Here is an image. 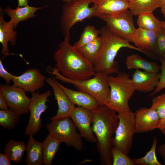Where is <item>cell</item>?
Listing matches in <instances>:
<instances>
[{"instance_id": "f1b7e54d", "label": "cell", "mask_w": 165, "mask_h": 165, "mask_svg": "<svg viewBox=\"0 0 165 165\" xmlns=\"http://www.w3.org/2000/svg\"><path fill=\"white\" fill-rule=\"evenodd\" d=\"M20 114L10 108L0 110V125L9 130L13 129L18 123Z\"/></svg>"}, {"instance_id": "cb8c5ba5", "label": "cell", "mask_w": 165, "mask_h": 165, "mask_svg": "<svg viewBox=\"0 0 165 165\" xmlns=\"http://www.w3.org/2000/svg\"><path fill=\"white\" fill-rule=\"evenodd\" d=\"M26 149L24 142L14 140L8 141L4 148L5 153L15 163H21Z\"/></svg>"}, {"instance_id": "277c9868", "label": "cell", "mask_w": 165, "mask_h": 165, "mask_svg": "<svg viewBox=\"0 0 165 165\" xmlns=\"http://www.w3.org/2000/svg\"><path fill=\"white\" fill-rule=\"evenodd\" d=\"M52 69L51 71L48 70V72L54 75L56 79L72 84L79 90L92 96L101 105H108L110 97L108 74L101 72H96L92 78L82 80H74L63 76L55 67Z\"/></svg>"}, {"instance_id": "7c38bea8", "label": "cell", "mask_w": 165, "mask_h": 165, "mask_svg": "<svg viewBox=\"0 0 165 165\" xmlns=\"http://www.w3.org/2000/svg\"><path fill=\"white\" fill-rule=\"evenodd\" d=\"M46 82L52 89L55 98L57 101L58 109L54 116L50 118L51 121L70 117L76 107L70 100L59 83L53 77L46 78Z\"/></svg>"}, {"instance_id": "d6986e66", "label": "cell", "mask_w": 165, "mask_h": 165, "mask_svg": "<svg viewBox=\"0 0 165 165\" xmlns=\"http://www.w3.org/2000/svg\"><path fill=\"white\" fill-rule=\"evenodd\" d=\"M3 9H0V42L2 48L1 53L3 57L11 54L8 47V43L12 46L16 45L17 32L15 29L4 19Z\"/></svg>"}, {"instance_id": "7bdbcfd3", "label": "cell", "mask_w": 165, "mask_h": 165, "mask_svg": "<svg viewBox=\"0 0 165 165\" xmlns=\"http://www.w3.org/2000/svg\"><path fill=\"white\" fill-rule=\"evenodd\" d=\"M161 12L164 17L165 18V3L161 7Z\"/></svg>"}, {"instance_id": "44dd1931", "label": "cell", "mask_w": 165, "mask_h": 165, "mask_svg": "<svg viewBox=\"0 0 165 165\" xmlns=\"http://www.w3.org/2000/svg\"><path fill=\"white\" fill-rule=\"evenodd\" d=\"M71 102L74 105L91 111L97 109L101 105L91 95L81 91H75L68 88L59 83Z\"/></svg>"}, {"instance_id": "ba28073f", "label": "cell", "mask_w": 165, "mask_h": 165, "mask_svg": "<svg viewBox=\"0 0 165 165\" xmlns=\"http://www.w3.org/2000/svg\"><path fill=\"white\" fill-rule=\"evenodd\" d=\"M117 113L119 122L115 136L112 139V146L128 155L132 147L133 136L136 132L134 113L130 111Z\"/></svg>"}, {"instance_id": "8992f818", "label": "cell", "mask_w": 165, "mask_h": 165, "mask_svg": "<svg viewBox=\"0 0 165 165\" xmlns=\"http://www.w3.org/2000/svg\"><path fill=\"white\" fill-rule=\"evenodd\" d=\"M91 3L92 0H75L64 5L60 26L64 38L70 39L71 29L76 24L96 16L95 9L90 7Z\"/></svg>"}, {"instance_id": "836d02e7", "label": "cell", "mask_w": 165, "mask_h": 165, "mask_svg": "<svg viewBox=\"0 0 165 165\" xmlns=\"http://www.w3.org/2000/svg\"><path fill=\"white\" fill-rule=\"evenodd\" d=\"M159 58L161 63L160 66V73L159 79L155 90L149 94V97L154 95L165 88V60L162 57H159Z\"/></svg>"}, {"instance_id": "e0dca14e", "label": "cell", "mask_w": 165, "mask_h": 165, "mask_svg": "<svg viewBox=\"0 0 165 165\" xmlns=\"http://www.w3.org/2000/svg\"><path fill=\"white\" fill-rule=\"evenodd\" d=\"M92 3L96 13V16L98 17L118 14L129 8L127 0H92Z\"/></svg>"}, {"instance_id": "f35d334b", "label": "cell", "mask_w": 165, "mask_h": 165, "mask_svg": "<svg viewBox=\"0 0 165 165\" xmlns=\"http://www.w3.org/2000/svg\"><path fill=\"white\" fill-rule=\"evenodd\" d=\"M7 103L1 93L0 92V108L5 110L8 108Z\"/></svg>"}, {"instance_id": "f6af8a7d", "label": "cell", "mask_w": 165, "mask_h": 165, "mask_svg": "<svg viewBox=\"0 0 165 165\" xmlns=\"http://www.w3.org/2000/svg\"><path fill=\"white\" fill-rule=\"evenodd\" d=\"M65 3L70 2L75 0H61Z\"/></svg>"}, {"instance_id": "7402d4cb", "label": "cell", "mask_w": 165, "mask_h": 165, "mask_svg": "<svg viewBox=\"0 0 165 165\" xmlns=\"http://www.w3.org/2000/svg\"><path fill=\"white\" fill-rule=\"evenodd\" d=\"M31 135L26 145V164L27 165H42L43 164L42 142L35 140Z\"/></svg>"}, {"instance_id": "74e56055", "label": "cell", "mask_w": 165, "mask_h": 165, "mask_svg": "<svg viewBox=\"0 0 165 165\" xmlns=\"http://www.w3.org/2000/svg\"><path fill=\"white\" fill-rule=\"evenodd\" d=\"M157 152L162 157L165 165V143L160 145L157 148Z\"/></svg>"}, {"instance_id": "6da1fadb", "label": "cell", "mask_w": 165, "mask_h": 165, "mask_svg": "<svg viewBox=\"0 0 165 165\" xmlns=\"http://www.w3.org/2000/svg\"><path fill=\"white\" fill-rule=\"evenodd\" d=\"M93 114L92 129L97 140V146L102 164L112 165V135L118 125V114L105 105L91 111Z\"/></svg>"}, {"instance_id": "30bf717a", "label": "cell", "mask_w": 165, "mask_h": 165, "mask_svg": "<svg viewBox=\"0 0 165 165\" xmlns=\"http://www.w3.org/2000/svg\"><path fill=\"white\" fill-rule=\"evenodd\" d=\"M51 94L50 90L42 94H32L29 106V121L25 131L26 136H33L41 129L42 126L41 116L48 108L46 103L49 101L48 98Z\"/></svg>"}, {"instance_id": "4dcf8cb0", "label": "cell", "mask_w": 165, "mask_h": 165, "mask_svg": "<svg viewBox=\"0 0 165 165\" xmlns=\"http://www.w3.org/2000/svg\"><path fill=\"white\" fill-rule=\"evenodd\" d=\"M100 30L91 25H86L83 29L78 41L73 45L76 49L94 41L99 36Z\"/></svg>"}, {"instance_id": "603a6c76", "label": "cell", "mask_w": 165, "mask_h": 165, "mask_svg": "<svg viewBox=\"0 0 165 165\" xmlns=\"http://www.w3.org/2000/svg\"><path fill=\"white\" fill-rule=\"evenodd\" d=\"M125 64L127 68L129 70L141 69L155 73L159 72L160 70V66L157 63L148 60L137 54L128 56Z\"/></svg>"}, {"instance_id": "d590c367", "label": "cell", "mask_w": 165, "mask_h": 165, "mask_svg": "<svg viewBox=\"0 0 165 165\" xmlns=\"http://www.w3.org/2000/svg\"><path fill=\"white\" fill-rule=\"evenodd\" d=\"M15 75L9 72L5 68L2 61L0 59V77L3 79L7 84H9L12 81Z\"/></svg>"}, {"instance_id": "ab89813d", "label": "cell", "mask_w": 165, "mask_h": 165, "mask_svg": "<svg viewBox=\"0 0 165 165\" xmlns=\"http://www.w3.org/2000/svg\"><path fill=\"white\" fill-rule=\"evenodd\" d=\"M158 129L163 134H165V118L160 120Z\"/></svg>"}, {"instance_id": "5b68a950", "label": "cell", "mask_w": 165, "mask_h": 165, "mask_svg": "<svg viewBox=\"0 0 165 165\" xmlns=\"http://www.w3.org/2000/svg\"><path fill=\"white\" fill-rule=\"evenodd\" d=\"M117 74L108 76L110 97L107 106L117 113L129 112V101L136 90L128 73L122 72Z\"/></svg>"}, {"instance_id": "b9f144b4", "label": "cell", "mask_w": 165, "mask_h": 165, "mask_svg": "<svg viewBox=\"0 0 165 165\" xmlns=\"http://www.w3.org/2000/svg\"><path fill=\"white\" fill-rule=\"evenodd\" d=\"M158 7L161 8L165 3V0H155Z\"/></svg>"}, {"instance_id": "d4e9b609", "label": "cell", "mask_w": 165, "mask_h": 165, "mask_svg": "<svg viewBox=\"0 0 165 165\" xmlns=\"http://www.w3.org/2000/svg\"><path fill=\"white\" fill-rule=\"evenodd\" d=\"M102 42L99 36L94 41L76 49L78 52L93 65L101 50Z\"/></svg>"}, {"instance_id": "9a60e30c", "label": "cell", "mask_w": 165, "mask_h": 165, "mask_svg": "<svg viewBox=\"0 0 165 165\" xmlns=\"http://www.w3.org/2000/svg\"><path fill=\"white\" fill-rule=\"evenodd\" d=\"M137 133H147L158 129L160 119L153 108L141 107L134 113Z\"/></svg>"}, {"instance_id": "5bb4252c", "label": "cell", "mask_w": 165, "mask_h": 165, "mask_svg": "<svg viewBox=\"0 0 165 165\" xmlns=\"http://www.w3.org/2000/svg\"><path fill=\"white\" fill-rule=\"evenodd\" d=\"M70 118L82 138L89 142H97V139L93 132L91 125L93 118L91 111L78 106L75 107Z\"/></svg>"}, {"instance_id": "f546056e", "label": "cell", "mask_w": 165, "mask_h": 165, "mask_svg": "<svg viewBox=\"0 0 165 165\" xmlns=\"http://www.w3.org/2000/svg\"><path fill=\"white\" fill-rule=\"evenodd\" d=\"M158 140L154 137L152 143L150 150L143 157L133 159L135 165H162L158 160L156 155V150Z\"/></svg>"}, {"instance_id": "2e32d148", "label": "cell", "mask_w": 165, "mask_h": 165, "mask_svg": "<svg viewBox=\"0 0 165 165\" xmlns=\"http://www.w3.org/2000/svg\"><path fill=\"white\" fill-rule=\"evenodd\" d=\"M160 73L136 70L131 78L135 90L143 93L153 91L158 83Z\"/></svg>"}, {"instance_id": "e575fe53", "label": "cell", "mask_w": 165, "mask_h": 165, "mask_svg": "<svg viewBox=\"0 0 165 165\" xmlns=\"http://www.w3.org/2000/svg\"><path fill=\"white\" fill-rule=\"evenodd\" d=\"M156 46V54L162 56L165 51V29L162 28L157 32Z\"/></svg>"}, {"instance_id": "4fadbf2b", "label": "cell", "mask_w": 165, "mask_h": 165, "mask_svg": "<svg viewBox=\"0 0 165 165\" xmlns=\"http://www.w3.org/2000/svg\"><path fill=\"white\" fill-rule=\"evenodd\" d=\"M46 79L38 69L29 68L19 76L15 75L12 81L14 86L32 94L43 87Z\"/></svg>"}, {"instance_id": "ac0fdd59", "label": "cell", "mask_w": 165, "mask_h": 165, "mask_svg": "<svg viewBox=\"0 0 165 165\" xmlns=\"http://www.w3.org/2000/svg\"><path fill=\"white\" fill-rule=\"evenodd\" d=\"M157 32L140 28L137 29L133 42L136 47L150 56L156 54V41Z\"/></svg>"}, {"instance_id": "1f68e13d", "label": "cell", "mask_w": 165, "mask_h": 165, "mask_svg": "<svg viewBox=\"0 0 165 165\" xmlns=\"http://www.w3.org/2000/svg\"><path fill=\"white\" fill-rule=\"evenodd\" d=\"M112 165H135L133 159H131L120 150L112 147Z\"/></svg>"}, {"instance_id": "484cf974", "label": "cell", "mask_w": 165, "mask_h": 165, "mask_svg": "<svg viewBox=\"0 0 165 165\" xmlns=\"http://www.w3.org/2000/svg\"><path fill=\"white\" fill-rule=\"evenodd\" d=\"M61 143L49 134L45 138L42 142L43 164L45 165L52 164Z\"/></svg>"}, {"instance_id": "60d3db41", "label": "cell", "mask_w": 165, "mask_h": 165, "mask_svg": "<svg viewBox=\"0 0 165 165\" xmlns=\"http://www.w3.org/2000/svg\"><path fill=\"white\" fill-rule=\"evenodd\" d=\"M18 1L17 6L22 7L28 5V0H17Z\"/></svg>"}, {"instance_id": "83f0119b", "label": "cell", "mask_w": 165, "mask_h": 165, "mask_svg": "<svg viewBox=\"0 0 165 165\" xmlns=\"http://www.w3.org/2000/svg\"><path fill=\"white\" fill-rule=\"evenodd\" d=\"M137 24L139 28L156 32L162 28L161 21L155 16L153 12L144 13L138 16Z\"/></svg>"}, {"instance_id": "4316f807", "label": "cell", "mask_w": 165, "mask_h": 165, "mask_svg": "<svg viewBox=\"0 0 165 165\" xmlns=\"http://www.w3.org/2000/svg\"><path fill=\"white\" fill-rule=\"evenodd\" d=\"M130 11L133 16L153 12L158 8L155 0H127Z\"/></svg>"}, {"instance_id": "bcb514c9", "label": "cell", "mask_w": 165, "mask_h": 165, "mask_svg": "<svg viewBox=\"0 0 165 165\" xmlns=\"http://www.w3.org/2000/svg\"><path fill=\"white\" fill-rule=\"evenodd\" d=\"M161 57L165 60V51Z\"/></svg>"}, {"instance_id": "3957f363", "label": "cell", "mask_w": 165, "mask_h": 165, "mask_svg": "<svg viewBox=\"0 0 165 165\" xmlns=\"http://www.w3.org/2000/svg\"><path fill=\"white\" fill-rule=\"evenodd\" d=\"M100 31L102 44L100 52L93 64L95 72H103L109 75L119 72L115 59L118 51L123 48L135 50L150 56L146 53L132 45L127 40L112 34L106 26L101 28Z\"/></svg>"}, {"instance_id": "7a4b0ae2", "label": "cell", "mask_w": 165, "mask_h": 165, "mask_svg": "<svg viewBox=\"0 0 165 165\" xmlns=\"http://www.w3.org/2000/svg\"><path fill=\"white\" fill-rule=\"evenodd\" d=\"M64 38L53 53L56 68L64 77L74 80L90 78L95 73L94 66Z\"/></svg>"}, {"instance_id": "ee69618b", "label": "cell", "mask_w": 165, "mask_h": 165, "mask_svg": "<svg viewBox=\"0 0 165 165\" xmlns=\"http://www.w3.org/2000/svg\"><path fill=\"white\" fill-rule=\"evenodd\" d=\"M162 27L163 28L165 29V21H161Z\"/></svg>"}, {"instance_id": "8fae6325", "label": "cell", "mask_w": 165, "mask_h": 165, "mask_svg": "<svg viewBox=\"0 0 165 165\" xmlns=\"http://www.w3.org/2000/svg\"><path fill=\"white\" fill-rule=\"evenodd\" d=\"M22 88L13 85L1 84L0 92L5 100L9 108L13 109L20 115H25L29 112L30 98Z\"/></svg>"}, {"instance_id": "9c48e42d", "label": "cell", "mask_w": 165, "mask_h": 165, "mask_svg": "<svg viewBox=\"0 0 165 165\" xmlns=\"http://www.w3.org/2000/svg\"><path fill=\"white\" fill-rule=\"evenodd\" d=\"M133 16L128 10L111 15L102 16L98 18L106 23V27L112 34L130 42H133L137 28L134 24Z\"/></svg>"}, {"instance_id": "ffe728a7", "label": "cell", "mask_w": 165, "mask_h": 165, "mask_svg": "<svg viewBox=\"0 0 165 165\" xmlns=\"http://www.w3.org/2000/svg\"><path fill=\"white\" fill-rule=\"evenodd\" d=\"M47 7V6L35 7L28 5L22 7L17 6L16 8L13 9L8 6L3 10L4 13L10 18L9 23L15 29L20 22L35 17L37 11Z\"/></svg>"}, {"instance_id": "8d00e7d4", "label": "cell", "mask_w": 165, "mask_h": 165, "mask_svg": "<svg viewBox=\"0 0 165 165\" xmlns=\"http://www.w3.org/2000/svg\"><path fill=\"white\" fill-rule=\"evenodd\" d=\"M11 160L8 156L5 154L0 153V165H11Z\"/></svg>"}, {"instance_id": "d6a6232c", "label": "cell", "mask_w": 165, "mask_h": 165, "mask_svg": "<svg viewBox=\"0 0 165 165\" xmlns=\"http://www.w3.org/2000/svg\"><path fill=\"white\" fill-rule=\"evenodd\" d=\"M151 107L156 110L161 120L165 118V93L154 97Z\"/></svg>"}, {"instance_id": "52a82bcc", "label": "cell", "mask_w": 165, "mask_h": 165, "mask_svg": "<svg viewBox=\"0 0 165 165\" xmlns=\"http://www.w3.org/2000/svg\"><path fill=\"white\" fill-rule=\"evenodd\" d=\"M49 134L61 143L72 146L77 150L83 146L82 137L77 131L76 127L70 117L51 121L46 125Z\"/></svg>"}]
</instances>
